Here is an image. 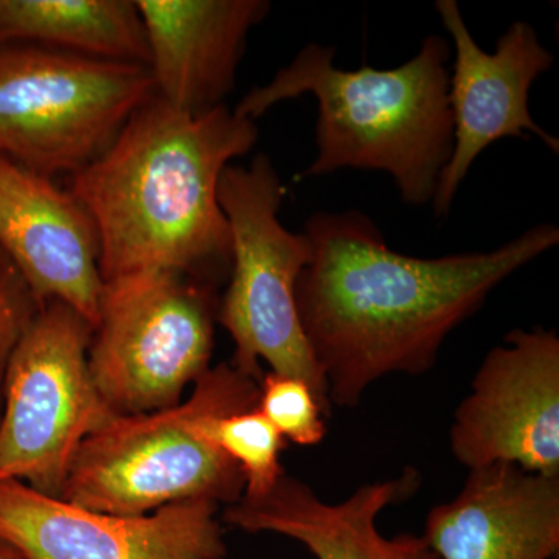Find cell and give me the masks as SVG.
<instances>
[{
	"label": "cell",
	"mask_w": 559,
	"mask_h": 559,
	"mask_svg": "<svg viewBox=\"0 0 559 559\" xmlns=\"http://www.w3.org/2000/svg\"><path fill=\"white\" fill-rule=\"evenodd\" d=\"M0 559H21L20 555L16 554L11 547L7 546V544H3L2 540H0Z\"/></svg>",
	"instance_id": "20"
},
{
	"label": "cell",
	"mask_w": 559,
	"mask_h": 559,
	"mask_svg": "<svg viewBox=\"0 0 559 559\" xmlns=\"http://www.w3.org/2000/svg\"><path fill=\"white\" fill-rule=\"evenodd\" d=\"M259 390V381L223 362L176 406L114 415L81 444L60 498L121 516L194 499L237 502L245 492L241 471L205 439L202 426L213 415L257 406Z\"/></svg>",
	"instance_id": "4"
},
{
	"label": "cell",
	"mask_w": 559,
	"mask_h": 559,
	"mask_svg": "<svg viewBox=\"0 0 559 559\" xmlns=\"http://www.w3.org/2000/svg\"><path fill=\"white\" fill-rule=\"evenodd\" d=\"M0 249L40 304L68 305L95 329L105 283L94 219L70 190L2 154Z\"/></svg>",
	"instance_id": "12"
},
{
	"label": "cell",
	"mask_w": 559,
	"mask_h": 559,
	"mask_svg": "<svg viewBox=\"0 0 559 559\" xmlns=\"http://www.w3.org/2000/svg\"><path fill=\"white\" fill-rule=\"evenodd\" d=\"M92 333L79 312L50 301L14 349L0 404V484L60 498L81 444L116 415L92 380Z\"/></svg>",
	"instance_id": "8"
},
{
	"label": "cell",
	"mask_w": 559,
	"mask_h": 559,
	"mask_svg": "<svg viewBox=\"0 0 559 559\" xmlns=\"http://www.w3.org/2000/svg\"><path fill=\"white\" fill-rule=\"evenodd\" d=\"M312 259L297 280V311L331 406L356 407L390 374L428 373L452 331L500 283L559 242L539 224L491 252L417 259L389 249L358 210L305 224Z\"/></svg>",
	"instance_id": "1"
},
{
	"label": "cell",
	"mask_w": 559,
	"mask_h": 559,
	"mask_svg": "<svg viewBox=\"0 0 559 559\" xmlns=\"http://www.w3.org/2000/svg\"><path fill=\"white\" fill-rule=\"evenodd\" d=\"M219 507L194 499L121 516L2 481L0 540L21 559H226Z\"/></svg>",
	"instance_id": "10"
},
{
	"label": "cell",
	"mask_w": 559,
	"mask_h": 559,
	"mask_svg": "<svg viewBox=\"0 0 559 559\" xmlns=\"http://www.w3.org/2000/svg\"><path fill=\"white\" fill-rule=\"evenodd\" d=\"M0 43L150 64L145 27L131 0H0Z\"/></svg>",
	"instance_id": "16"
},
{
	"label": "cell",
	"mask_w": 559,
	"mask_h": 559,
	"mask_svg": "<svg viewBox=\"0 0 559 559\" xmlns=\"http://www.w3.org/2000/svg\"><path fill=\"white\" fill-rule=\"evenodd\" d=\"M440 559H554L559 551V477L509 463L468 471L450 502L426 518Z\"/></svg>",
	"instance_id": "15"
},
{
	"label": "cell",
	"mask_w": 559,
	"mask_h": 559,
	"mask_svg": "<svg viewBox=\"0 0 559 559\" xmlns=\"http://www.w3.org/2000/svg\"><path fill=\"white\" fill-rule=\"evenodd\" d=\"M44 307L16 264L0 249V404L11 356Z\"/></svg>",
	"instance_id": "19"
},
{
	"label": "cell",
	"mask_w": 559,
	"mask_h": 559,
	"mask_svg": "<svg viewBox=\"0 0 559 559\" xmlns=\"http://www.w3.org/2000/svg\"><path fill=\"white\" fill-rule=\"evenodd\" d=\"M436 9L455 50L448 91L454 148L430 202L436 216L443 218L471 165L489 145L503 138L527 139L528 131L558 154L559 140L530 114L532 84L555 61L535 28L528 22H513L500 36L495 53H487L471 35L455 0H439Z\"/></svg>",
	"instance_id": "11"
},
{
	"label": "cell",
	"mask_w": 559,
	"mask_h": 559,
	"mask_svg": "<svg viewBox=\"0 0 559 559\" xmlns=\"http://www.w3.org/2000/svg\"><path fill=\"white\" fill-rule=\"evenodd\" d=\"M419 485L418 471L406 468L393 479L362 485L341 502H325L285 473L263 496H241L224 507L221 522L245 533L285 536L316 559H440L425 536L388 538L377 525L382 511L414 498Z\"/></svg>",
	"instance_id": "13"
},
{
	"label": "cell",
	"mask_w": 559,
	"mask_h": 559,
	"mask_svg": "<svg viewBox=\"0 0 559 559\" xmlns=\"http://www.w3.org/2000/svg\"><path fill=\"white\" fill-rule=\"evenodd\" d=\"M156 95L150 69L27 43H0V154L75 175Z\"/></svg>",
	"instance_id": "6"
},
{
	"label": "cell",
	"mask_w": 559,
	"mask_h": 559,
	"mask_svg": "<svg viewBox=\"0 0 559 559\" xmlns=\"http://www.w3.org/2000/svg\"><path fill=\"white\" fill-rule=\"evenodd\" d=\"M218 301L210 283L142 272L103 285L90 370L116 415L167 409L210 370Z\"/></svg>",
	"instance_id": "7"
},
{
	"label": "cell",
	"mask_w": 559,
	"mask_h": 559,
	"mask_svg": "<svg viewBox=\"0 0 559 559\" xmlns=\"http://www.w3.org/2000/svg\"><path fill=\"white\" fill-rule=\"evenodd\" d=\"M202 433L241 471L242 496H263L285 474L280 455L286 441L257 406L213 415L202 426Z\"/></svg>",
	"instance_id": "17"
},
{
	"label": "cell",
	"mask_w": 559,
	"mask_h": 559,
	"mask_svg": "<svg viewBox=\"0 0 559 559\" xmlns=\"http://www.w3.org/2000/svg\"><path fill=\"white\" fill-rule=\"evenodd\" d=\"M257 139L255 121L226 105L191 116L154 95L140 106L70 182L97 227L103 283L142 272L204 283L229 277L230 230L218 183Z\"/></svg>",
	"instance_id": "2"
},
{
	"label": "cell",
	"mask_w": 559,
	"mask_h": 559,
	"mask_svg": "<svg viewBox=\"0 0 559 559\" xmlns=\"http://www.w3.org/2000/svg\"><path fill=\"white\" fill-rule=\"evenodd\" d=\"M257 409L267 418L283 440L297 447H316L325 439V414L307 382L283 374H263Z\"/></svg>",
	"instance_id": "18"
},
{
	"label": "cell",
	"mask_w": 559,
	"mask_h": 559,
	"mask_svg": "<svg viewBox=\"0 0 559 559\" xmlns=\"http://www.w3.org/2000/svg\"><path fill=\"white\" fill-rule=\"evenodd\" d=\"M452 457L466 469L509 463L559 477V337L513 330L489 349L454 412Z\"/></svg>",
	"instance_id": "9"
},
{
	"label": "cell",
	"mask_w": 559,
	"mask_h": 559,
	"mask_svg": "<svg viewBox=\"0 0 559 559\" xmlns=\"http://www.w3.org/2000/svg\"><path fill=\"white\" fill-rule=\"evenodd\" d=\"M285 187L266 154L249 167L229 165L218 183V201L231 240L229 286L216 320L234 341L230 364L261 381V360L274 373L307 382L325 417H331L325 377L312 356L297 311L296 288L310 264V238L280 223Z\"/></svg>",
	"instance_id": "5"
},
{
	"label": "cell",
	"mask_w": 559,
	"mask_h": 559,
	"mask_svg": "<svg viewBox=\"0 0 559 559\" xmlns=\"http://www.w3.org/2000/svg\"><path fill=\"white\" fill-rule=\"evenodd\" d=\"M451 46L430 35L396 69L334 66L333 47L308 44L264 86L253 87L234 112L255 121L280 102L311 94L318 100V154L300 178L344 168L385 171L401 200L432 202L454 148L450 91Z\"/></svg>",
	"instance_id": "3"
},
{
	"label": "cell",
	"mask_w": 559,
	"mask_h": 559,
	"mask_svg": "<svg viewBox=\"0 0 559 559\" xmlns=\"http://www.w3.org/2000/svg\"><path fill=\"white\" fill-rule=\"evenodd\" d=\"M157 97L191 116L224 105L266 0H135Z\"/></svg>",
	"instance_id": "14"
}]
</instances>
